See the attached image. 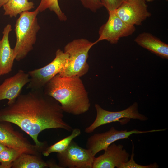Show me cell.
<instances>
[{
    "instance_id": "6da1fadb",
    "label": "cell",
    "mask_w": 168,
    "mask_h": 168,
    "mask_svg": "<svg viewBox=\"0 0 168 168\" xmlns=\"http://www.w3.org/2000/svg\"><path fill=\"white\" fill-rule=\"evenodd\" d=\"M43 89L21 94L14 102L0 110V121L17 125L44 151L47 144L39 140L40 133L56 128L71 132L73 128L64 121V112L59 103L45 94Z\"/></svg>"
},
{
    "instance_id": "7a4b0ae2",
    "label": "cell",
    "mask_w": 168,
    "mask_h": 168,
    "mask_svg": "<svg viewBox=\"0 0 168 168\" xmlns=\"http://www.w3.org/2000/svg\"><path fill=\"white\" fill-rule=\"evenodd\" d=\"M43 91L60 104L64 112L78 115L87 112L91 103L80 77L58 74L44 86Z\"/></svg>"
},
{
    "instance_id": "3957f363",
    "label": "cell",
    "mask_w": 168,
    "mask_h": 168,
    "mask_svg": "<svg viewBox=\"0 0 168 168\" xmlns=\"http://www.w3.org/2000/svg\"><path fill=\"white\" fill-rule=\"evenodd\" d=\"M39 12L37 8L33 11L22 12L16 21L15 29L16 41L13 49L17 61L23 59L33 49L40 29L37 17Z\"/></svg>"
},
{
    "instance_id": "277c9868",
    "label": "cell",
    "mask_w": 168,
    "mask_h": 168,
    "mask_svg": "<svg viewBox=\"0 0 168 168\" xmlns=\"http://www.w3.org/2000/svg\"><path fill=\"white\" fill-rule=\"evenodd\" d=\"M95 44L84 38L75 39L67 44L63 51L67 53L69 58L67 65L58 74L62 76L81 77L89 71L87 62L88 52Z\"/></svg>"
},
{
    "instance_id": "5b68a950",
    "label": "cell",
    "mask_w": 168,
    "mask_h": 168,
    "mask_svg": "<svg viewBox=\"0 0 168 168\" xmlns=\"http://www.w3.org/2000/svg\"><path fill=\"white\" fill-rule=\"evenodd\" d=\"M68 54L60 49L56 52L54 60L47 65L40 68L29 71L30 81L27 88L30 90L43 89L55 76L59 74L67 65Z\"/></svg>"
},
{
    "instance_id": "8992f818",
    "label": "cell",
    "mask_w": 168,
    "mask_h": 168,
    "mask_svg": "<svg viewBox=\"0 0 168 168\" xmlns=\"http://www.w3.org/2000/svg\"><path fill=\"white\" fill-rule=\"evenodd\" d=\"M166 128L152 129L147 131H140L133 129L118 130L112 127L108 131L101 133H95L89 137L86 141V147L94 156L99 152L105 150L110 145L115 141L126 139L133 134H141L149 133L159 132L166 130Z\"/></svg>"
},
{
    "instance_id": "52a82bcc",
    "label": "cell",
    "mask_w": 168,
    "mask_h": 168,
    "mask_svg": "<svg viewBox=\"0 0 168 168\" xmlns=\"http://www.w3.org/2000/svg\"><path fill=\"white\" fill-rule=\"evenodd\" d=\"M138 104L135 102L127 108L119 111H108L103 109L99 104H95L96 119L93 122L85 129L87 133H92L98 127L113 122L119 121V119H127L146 121L148 119L145 116L140 113L138 110Z\"/></svg>"
},
{
    "instance_id": "ba28073f",
    "label": "cell",
    "mask_w": 168,
    "mask_h": 168,
    "mask_svg": "<svg viewBox=\"0 0 168 168\" xmlns=\"http://www.w3.org/2000/svg\"><path fill=\"white\" fill-rule=\"evenodd\" d=\"M57 157L60 168H92L95 157L89 150L82 147L73 140Z\"/></svg>"
},
{
    "instance_id": "9c48e42d",
    "label": "cell",
    "mask_w": 168,
    "mask_h": 168,
    "mask_svg": "<svg viewBox=\"0 0 168 168\" xmlns=\"http://www.w3.org/2000/svg\"><path fill=\"white\" fill-rule=\"evenodd\" d=\"M0 143L20 153L40 156L42 150L31 144L23 134L15 130L11 123L0 121Z\"/></svg>"
},
{
    "instance_id": "30bf717a",
    "label": "cell",
    "mask_w": 168,
    "mask_h": 168,
    "mask_svg": "<svg viewBox=\"0 0 168 168\" xmlns=\"http://www.w3.org/2000/svg\"><path fill=\"white\" fill-rule=\"evenodd\" d=\"M108 13V20L100 28L99 37L94 42L95 44L103 40H106L111 44H116L120 38L128 37L135 31V26L123 21L117 15L115 10Z\"/></svg>"
},
{
    "instance_id": "8fae6325",
    "label": "cell",
    "mask_w": 168,
    "mask_h": 168,
    "mask_svg": "<svg viewBox=\"0 0 168 168\" xmlns=\"http://www.w3.org/2000/svg\"><path fill=\"white\" fill-rule=\"evenodd\" d=\"M115 11L123 21L134 26L141 25L151 15L144 0L124 1Z\"/></svg>"
},
{
    "instance_id": "7c38bea8",
    "label": "cell",
    "mask_w": 168,
    "mask_h": 168,
    "mask_svg": "<svg viewBox=\"0 0 168 168\" xmlns=\"http://www.w3.org/2000/svg\"><path fill=\"white\" fill-rule=\"evenodd\" d=\"M104 151L103 154L95 157L92 168H118L120 164L128 161L130 156L123 145L114 142Z\"/></svg>"
},
{
    "instance_id": "4fadbf2b",
    "label": "cell",
    "mask_w": 168,
    "mask_h": 168,
    "mask_svg": "<svg viewBox=\"0 0 168 168\" xmlns=\"http://www.w3.org/2000/svg\"><path fill=\"white\" fill-rule=\"evenodd\" d=\"M30 81L27 72L21 70L14 76L6 79L0 85V101L7 99V104L14 102L21 94L23 88Z\"/></svg>"
},
{
    "instance_id": "5bb4252c",
    "label": "cell",
    "mask_w": 168,
    "mask_h": 168,
    "mask_svg": "<svg viewBox=\"0 0 168 168\" xmlns=\"http://www.w3.org/2000/svg\"><path fill=\"white\" fill-rule=\"evenodd\" d=\"M12 26L7 24L3 29V36L0 40V76L7 74L12 69L15 55L10 46L9 36Z\"/></svg>"
},
{
    "instance_id": "9a60e30c",
    "label": "cell",
    "mask_w": 168,
    "mask_h": 168,
    "mask_svg": "<svg viewBox=\"0 0 168 168\" xmlns=\"http://www.w3.org/2000/svg\"><path fill=\"white\" fill-rule=\"evenodd\" d=\"M134 41L162 58L168 59V45L152 34L143 32L139 34Z\"/></svg>"
},
{
    "instance_id": "2e32d148",
    "label": "cell",
    "mask_w": 168,
    "mask_h": 168,
    "mask_svg": "<svg viewBox=\"0 0 168 168\" xmlns=\"http://www.w3.org/2000/svg\"><path fill=\"white\" fill-rule=\"evenodd\" d=\"M49 167L47 162L40 156L22 153L12 163V168H44Z\"/></svg>"
},
{
    "instance_id": "e0dca14e",
    "label": "cell",
    "mask_w": 168,
    "mask_h": 168,
    "mask_svg": "<svg viewBox=\"0 0 168 168\" xmlns=\"http://www.w3.org/2000/svg\"><path fill=\"white\" fill-rule=\"evenodd\" d=\"M2 7L4 15L16 17L18 14L34 8V3L28 0H8Z\"/></svg>"
},
{
    "instance_id": "ac0fdd59",
    "label": "cell",
    "mask_w": 168,
    "mask_h": 168,
    "mask_svg": "<svg viewBox=\"0 0 168 168\" xmlns=\"http://www.w3.org/2000/svg\"><path fill=\"white\" fill-rule=\"evenodd\" d=\"M69 135L48 147L42 152L43 155L44 156H47L52 153H60L65 151L72 140L81 134V130L78 128L73 129Z\"/></svg>"
},
{
    "instance_id": "d6986e66",
    "label": "cell",
    "mask_w": 168,
    "mask_h": 168,
    "mask_svg": "<svg viewBox=\"0 0 168 168\" xmlns=\"http://www.w3.org/2000/svg\"><path fill=\"white\" fill-rule=\"evenodd\" d=\"M37 8L39 12H42L49 9L55 13L60 21H65L67 19L66 16L59 7L58 0H41Z\"/></svg>"
},
{
    "instance_id": "ffe728a7",
    "label": "cell",
    "mask_w": 168,
    "mask_h": 168,
    "mask_svg": "<svg viewBox=\"0 0 168 168\" xmlns=\"http://www.w3.org/2000/svg\"><path fill=\"white\" fill-rule=\"evenodd\" d=\"M20 154L16 150L9 147L0 152V168H11L12 163Z\"/></svg>"
},
{
    "instance_id": "44dd1931",
    "label": "cell",
    "mask_w": 168,
    "mask_h": 168,
    "mask_svg": "<svg viewBox=\"0 0 168 168\" xmlns=\"http://www.w3.org/2000/svg\"><path fill=\"white\" fill-rule=\"evenodd\" d=\"M134 147L133 143L132 152L130 155V158L127 162L120 164L118 168H158V165L156 162L147 165H142L137 164L135 161L134 158Z\"/></svg>"
},
{
    "instance_id": "7402d4cb",
    "label": "cell",
    "mask_w": 168,
    "mask_h": 168,
    "mask_svg": "<svg viewBox=\"0 0 168 168\" xmlns=\"http://www.w3.org/2000/svg\"><path fill=\"white\" fill-rule=\"evenodd\" d=\"M82 5L93 12H96L103 7L100 0H80Z\"/></svg>"
},
{
    "instance_id": "603a6c76",
    "label": "cell",
    "mask_w": 168,
    "mask_h": 168,
    "mask_svg": "<svg viewBox=\"0 0 168 168\" xmlns=\"http://www.w3.org/2000/svg\"><path fill=\"white\" fill-rule=\"evenodd\" d=\"M103 6L104 7L108 12L115 10L124 0H100Z\"/></svg>"
},
{
    "instance_id": "cb8c5ba5",
    "label": "cell",
    "mask_w": 168,
    "mask_h": 168,
    "mask_svg": "<svg viewBox=\"0 0 168 168\" xmlns=\"http://www.w3.org/2000/svg\"><path fill=\"white\" fill-rule=\"evenodd\" d=\"M8 147L3 144L0 143V152L2 151Z\"/></svg>"
},
{
    "instance_id": "d4e9b609",
    "label": "cell",
    "mask_w": 168,
    "mask_h": 168,
    "mask_svg": "<svg viewBox=\"0 0 168 168\" xmlns=\"http://www.w3.org/2000/svg\"><path fill=\"white\" fill-rule=\"evenodd\" d=\"M8 0H0V7L5 4Z\"/></svg>"
},
{
    "instance_id": "484cf974",
    "label": "cell",
    "mask_w": 168,
    "mask_h": 168,
    "mask_svg": "<svg viewBox=\"0 0 168 168\" xmlns=\"http://www.w3.org/2000/svg\"><path fill=\"white\" fill-rule=\"evenodd\" d=\"M146 2H152L154 1L155 0H144Z\"/></svg>"
},
{
    "instance_id": "4316f807",
    "label": "cell",
    "mask_w": 168,
    "mask_h": 168,
    "mask_svg": "<svg viewBox=\"0 0 168 168\" xmlns=\"http://www.w3.org/2000/svg\"><path fill=\"white\" fill-rule=\"evenodd\" d=\"M166 0V1H168V0Z\"/></svg>"
},
{
    "instance_id": "83f0119b",
    "label": "cell",
    "mask_w": 168,
    "mask_h": 168,
    "mask_svg": "<svg viewBox=\"0 0 168 168\" xmlns=\"http://www.w3.org/2000/svg\"><path fill=\"white\" fill-rule=\"evenodd\" d=\"M124 1L127 0H124Z\"/></svg>"
},
{
    "instance_id": "f1b7e54d",
    "label": "cell",
    "mask_w": 168,
    "mask_h": 168,
    "mask_svg": "<svg viewBox=\"0 0 168 168\" xmlns=\"http://www.w3.org/2000/svg\"></svg>"
}]
</instances>
